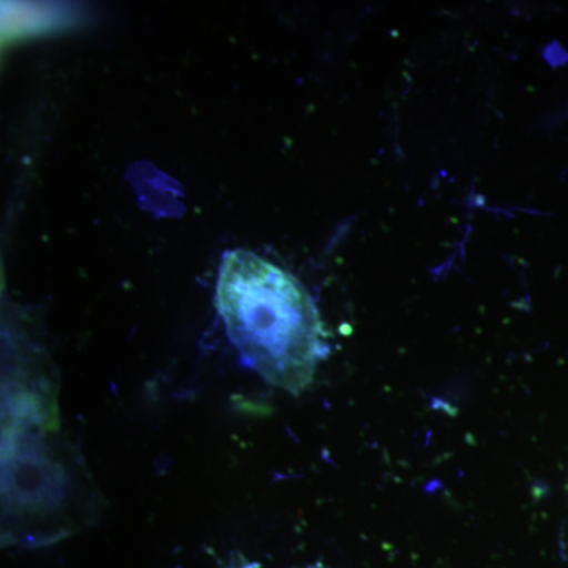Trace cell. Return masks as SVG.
I'll return each instance as SVG.
<instances>
[{
    "label": "cell",
    "instance_id": "cell-2",
    "mask_svg": "<svg viewBox=\"0 0 568 568\" xmlns=\"http://www.w3.org/2000/svg\"><path fill=\"white\" fill-rule=\"evenodd\" d=\"M52 432L0 436V540H39L73 526L74 507L85 510V477Z\"/></svg>",
    "mask_w": 568,
    "mask_h": 568
},
{
    "label": "cell",
    "instance_id": "cell-1",
    "mask_svg": "<svg viewBox=\"0 0 568 568\" xmlns=\"http://www.w3.org/2000/svg\"><path fill=\"white\" fill-rule=\"evenodd\" d=\"M216 308L242 358L272 386L298 395L325 354L323 323L295 276L257 254H224Z\"/></svg>",
    "mask_w": 568,
    "mask_h": 568
},
{
    "label": "cell",
    "instance_id": "cell-3",
    "mask_svg": "<svg viewBox=\"0 0 568 568\" xmlns=\"http://www.w3.org/2000/svg\"><path fill=\"white\" fill-rule=\"evenodd\" d=\"M3 290V272H2V264H0V294H2Z\"/></svg>",
    "mask_w": 568,
    "mask_h": 568
}]
</instances>
